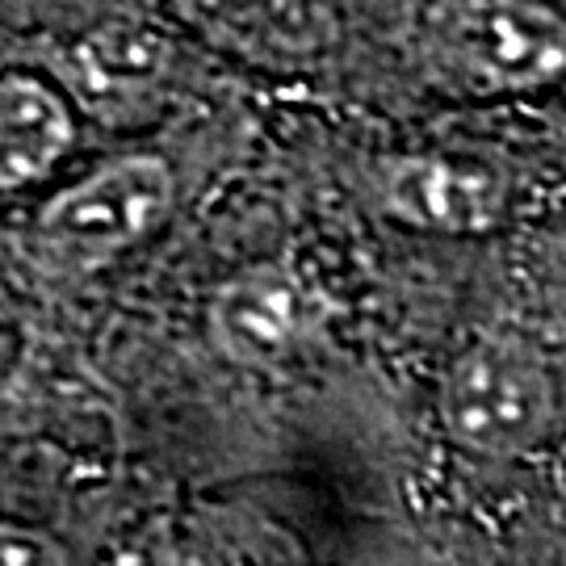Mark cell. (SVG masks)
<instances>
[{"label":"cell","mask_w":566,"mask_h":566,"mask_svg":"<svg viewBox=\"0 0 566 566\" xmlns=\"http://www.w3.org/2000/svg\"><path fill=\"white\" fill-rule=\"evenodd\" d=\"M369 42L446 102H528L566 84V0H365Z\"/></svg>","instance_id":"6da1fadb"},{"label":"cell","mask_w":566,"mask_h":566,"mask_svg":"<svg viewBox=\"0 0 566 566\" xmlns=\"http://www.w3.org/2000/svg\"><path fill=\"white\" fill-rule=\"evenodd\" d=\"M42 67L102 126H143L181 97L193 46L143 0H109L84 18L21 34V60Z\"/></svg>","instance_id":"7a4b0ae2"},{"label":"cell","mask_w":566,"mask_h":566,"mask_svg":"<svg viewBox=\"0 0 566 566\" xmlns=\"http://www.w3.org/2000/svg\"><path fill=\"white\" fill-rule=\"evenodd\" d=\"M202 25L243 55L303 63L332 51L365 13V0H185Z\"/></svg>","instance_id":"52a82bcc"},{"label":"cell","mask_w":566,"mask_h":566,"mask_svg":"<svg viewBox=\"0 0 566 566\" xmlns=\"http://www.w3.org/2000/svg\"><path fill=\"white\" fill-rule=\"evenodd\" d=\"M109 0H9L13 21L21 18V34H34V30H55L67 21L84 18L93 9H102Z\"/></svg>","instance_id":"9c48e42d"},{"label":"cell","mask_w":566,"mask_h":566,"mask_svg":"<svg viewBox=\"0 0 566 566\" xmlns=\"http://www.w3.org/2000/svg\"><path fill=\"white\" fill-rule=\"evenodd\" d=\"M324 327V303L285 261H256L231 273L206 306V332L219 357L240 369H282L303 357Z\"/></svg>","instance_id":"5b68a950"},{"label":"cell","mask_w":566,"mask_h":566,"mask_svg":"<svg viewBox=\"0 0 566 566\" xmlns=\"http://www.w3.org/2000/svg\"><path fill=\"white\" fill-rule=\"evenodd\" d=\"M81 135V109L34 63H9L0 81V189L51 177Z\"/></svg>","instance_id":"ba28073f"},{"label":"cell","mask_w":566,"mask_h":566,"mask_svg":"<svg viewBox=\"0 0 566 566\" xmlns=\"http://www.w3.org/2000/svg\"><path fill=\"white\" fill-rule=\"evenodd\" d=\"M441 428L474 458H525L558 420V382L546 353L516 332H483L441 378Z\"/></svg>","instance_id":"3957f363"},{"label":"cell","mask_w":566,"mask_h":566,"mask_svg":"<svg viewBox=\"0 0 566 566\" xmlns=\"http://www.w3.org/2000/svg\"><path fill=\"white\" fill-rule=\"evenodd\" d=\"M172 193L177 177L164 156H114L39 206L30 223V256L55 273H93L114 264L160 231Z\"/></svg>","instance_id":"277c9868"},{"label":"cell","mask_w":566,"mask_h":566,"mask_svg":"<svg viewBox=\"0 0 566 566\" xmlns=\"http://www.w3.org/2000/svg\"><path fill=\"white\" fill-rule=\"evenodd\" d=\"M369 181L395 223L428 235H486L507 214L504 177L453 151H390L374 160Z\"/></svg>","instance_id":"8992f818"}]
</instances>
